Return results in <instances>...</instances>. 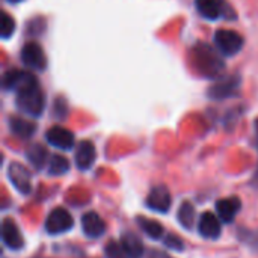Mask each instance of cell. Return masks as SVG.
<instances>
[{"label": "cell", "mask_w": 258, "mask_h": 258, "mask_svg": "<svg viewBox=\"0 0 258 258\" xmlns=\"http://www.w3.org/2000/svg\"><path fill=\"white\" fill-rule=\"evenodd\" d=\"M11 91H15V104L20 112L38 118L45 109V97L35 74L15 70L9 79Z\"/></svg>", "instance_id": "6da1fadb"}, {"label": "cell", "mask_w": 258, "mask_h": 258, "mask_svg": "<svg viewBox=\"0 0 258 258\" xmlns=\"http://www.w3.org/2000/svg\"><path fill=\"white\" fill-rule=\"evenodd\" d=\"M197 11L201 17L216 21V20H233L236 18L234 9L225 0H195Z\"/></svg>", "instance_id": "3957f363"}, {"label": "cell", "mask_w": 258, "mask_h": 258, "mask_svg": "<svg viewBox=\"0 0 258 258\" xmlns=\"http://www.w3.org/2000/svg\"><path fill=\"white\" fill-rule=\"evenodd\" d=\"M26 159H27L29 163L33 166V169H36V171H41V169L45 166V163L50 160L45 147L41 145V144H33V145H30V147L26 150Z\"/></svg>", "instance_id": "d6986e66"}, {"label": "cell", "mask_w": 258, "mask_h": 258, "mask_svg": "<svg viewBox=\"0 0 258 258\" xmlns=\"http://www.w3.org/2000/svg\"><path fill=\"white\" fill-rule=\"evenodd\" d=\"M44 27H45L44 20L38 17V18H33V20L29 23V26H27V32H29L30 35L36 36V35H39V33L44 30Z\"/></svg>", "instance_id": "484cf974"}, {"label": "cell", "mask_w": 258, "mask_h": 258, "mask_svg": "<svg viewBox=\"0 0 258 258\" xmlns=\"http://www.w3.org/2000/svg\"><path fill=\"white\" fill-rule=\"evenodd\" d=\"M6 2H9V3H18V2H21V0H6Z\"/></svg>", "instance_id": "f546056e"}, {"label": "cell", "mask_w": 258, "mask_h": 258, "mask_svg": "<svg viewBox=\"0 0 258 258\" xmlns=\"http://www.w3.org/2000/svg\"><path fill=\"white\" fill-rule=\"evenodd\" d=\"M119 243H121V248L127 258H142V255L147 251L142 240L130 231H127L121 236Z\"/></svg>", "instance_id": "2e32d148"}, {"label": "cell", "mask_w": 258, "mask_h": 258, "mask_svg": "<svg viewBox=\"0 0 258 258\" xmlns=\"http://www.w3.org/2000/svg\"><path fill=\"white\" fill-rule=\"evenodd\" d=\"M255 147H257V150H258V119L255 121ZM251 186H252V187H255V189H258V166H257V169H255V172H254V177H252Z\"/></svg>", "instance_id": "f1b7e54d"}, {"label": "cell", "mask_w": 258, "mask_h": 258, "mask_svg": "<svg viewBox=\"0 0 258 258\" xmlns=\"http://www.w3.org/2000/svg\"><path fill=\"white\" fill-rule=\"evenodd\" d=\"M8 178L21 195H29L32 192V174L24 165L12 162L8 168Z\"/></svg>", "instance_id": "ba28073f"}, {"label": "cell", "mask_w": 258, "mask_h": 258, "mask_svg": "<svg viewBox=\"0 0 258 258\" xmlns=\"http://www.w3.org/2000/svg\"><path fill=\"white\" fill-rule=\"evenodd\" d=\"M145 206L157 213H166L169 212L171 206H172V195L169 192V189L165 184H159L154 186L150 194L147 195L145 200Z\"/></svg>", "instance_id": "9c48e42d"}, {"label": "cell", "mask_w": 258, "mask_h": 258, "mask_svg": "<svg viewBox=\"0 0 258 258\" xmlns=\"http://www.w3.org/2000/svg\"><path fill=\"white\" fill-rule=\"evenodd\" d=\"M21 60L27 68L33 71H44L47 68V56L42 47L35 41H29L23 45Z\"/></svg>", "instance_id": "8992f818"}, {"label": "cell", "mask_w": 258, "mask_h": 258, "mask_svg": "<svg viewBox=\"0 0 258 258\" xmlns=\"http://www.w3.org/2000/svg\"><path fill=\"white\" fill-rule=\"evenodd\" d=\"M2 242L11 251H20L24 246L23 234L14 219L6 218L2 222Z\"/></svg>", "instance_id": "30bf717a"}, {"label": "cell", "mask_w": 258, "mask_h": 258, "mask_svg": "<svg viewBox=\"0 0 258 258\" xmlns=\"http://www.w3.org/2000/svg\"><path fill=\"white\" fill-rule=\"evenodd\" d=\"M106 222L95 212H88L82 216V231L89 239H98L106 233Z\"/></svg>", "instance_id": "4fadbf2b"}, {"label": "cell", "mask_w": 258, "mask_h": 258, "mask_svg": "<svg viewBox=\"0 0 258 258\" xmlns=\"http://www.w3.org/2000/svg\"><path fill=\"white\" fill-rule=\"evenodd\" d=\"M192 63L195 70L207 79H216L225 70V62L219 50L204 42H198L192 47Z\"/></svg>", "instance_id": "7a4b0ae2"}, {"label": "cell", "mask_w": 258, "mask_h": 258, "mask_svg": "<svg viewBox=\"0 0 258 258\" xmlns=\"http://www.w3.org/2000/svg\"><path fill=\"white\" fill-rule=\"evenodd\" d=\"M195 216H197V212H195V207L189 203V201H184L180 209H178V213H177V219L180 222V225L190 231L194 230V225H195Z\"/></svg>", "instance_id": "ffe728a7"}, {"label": "cell", "mask_w": 258, "mask_h": 258, "mask_svg": "<svg viewBox=\"0 0 258 258\" xmlns=\"http://www.w3.org/2000/svg\"><path fill=\"white\" fill-rule=\"evenodd\" d=\"M239 234V240L249 245L252 249H258V231L254 230H246V228H240L237 231Z\"/></svg>", "instance_id": "7402d4cb"}, {"label": "cell", "mask_w": 258, "mask_h": 258, "mask_svg": "<svg viewBox=\"0 0 258 258\" xmlns=\"http://www.w3.org/2000/svg\"><path fill=\"white\" fill-rule=\"evenodd\" d=\"M138 227L153 240H163L165 239V228L160 222L145 218V216H138L136 218Z\"/></svg>", "instance_id": "ac0fdd59"}, {"label": "cell", "mask_w": 258, "mask_h": 258, "mask_svg": "<svg viewBox=\"0 0 258 258\" xmlns=\"http://www.w3.org/2000/svg\"><path fill=\"white\" fill-rule=\"evenodd\" d=\"M67 112H68V109H67L65 100L63 98H57L56 103H54V116L57 119H63L67 116Z\"/></svg>", "instance_id": "4316f807"}, {"label": "cell", "mask_w": 258, "mask_h": 258, "mask_svg": "<svg viewBox=\"0 0 258 258\" xmlns=\"http://www.w3.org/2000/svg\"><path fill=\"white\" fill-rule=\"evenodd\" d=\"M15 30V21L8 12H2V26H0V35L2 38H9Z\"/></svg>", "instance_id": "603a6c76"}, {"label": "cell", "mask_w": 258, "mask_h": 258, "mask_svg": "<svg viewBox=\"0 0 258 258\" xmlns=\"http://www.w3.org/2000/svg\"><path fill=\"white\" fill-rule=\"evenodd\" d=\"M104 254H106V258H127L124 251H122V248H121V243L115 242V240H110L106 245Z\"/></svg>", "instance_id": "cb8c5ba5"}, {"label": "cell", "mask_w": 258, "mask_h": 258, "mask_svg": "<svg viewBox=\"0 0 258 258\" xmlns=\"http://www.w3.org/2000/svg\"><path fill=\"white\" fill-rule=\"evenodd\" d=\"M198 233L201 234V237L209 239V240L219 239L222 233V224H221L219 216L213 215L212 212L203 213L198 221Z\"/></svg>", "instance_id": "7c38bea8"}, {"label": "cell", "mask_w": 258, "mask_h": 258, "mask_svg": "<svg viewBox=\"0 0 258 258\" xmlns=\"http://www.w3.org/2000/svg\"><path fill=\"white\" fill-rule=\"evenodd\" d=\"M9 130L20 139H30L36 132V124L18 116H12L9 118Z\"/></svg>", "instance_id": "e0dca14e"}, {"label": "cell", "mask_w": 258, "mask_h": 258, "mask_svg": "<svg viewBox=\"0 0 258 258\" xmlns=\"http://www.w3.org/2000/svg\"><path fill=\"white\" fill-rule=\"evenodd\" d=\"M74 225V219L70 215L68 210L62 207H56L50 212V215L45 219V231L51 236L68 233Z\"/></svg>", "instance_id": "5b68a950"}, {"label": "cell", "mask_w": 258, "mask_h": 258, "mask_svg": "<svg viewBox=\"0 0 258 258\" xmlns=\"http://www.w3.org/2000/svg\"><path fill=\"white\" fill-rule=\"evenodd\" d=\"M240 85H242L240 76L225 77L222 80H218V83H215L213 86H210L207 95L212 100H225L230 97H236L239 95Z\"/></svg>", "instance_id": "52a82bcc"}, {"label": "cell", "mask_w": 258, "mask_h": 258, "mask_svg": "<svg viewBox=\"0 0 258 258\" xmlns=\"http://www.w3.org/2000/svg\"><path fill=\"white\" fill-rule=\"evenodd\" d=\"M163 245L174 251H184V242L178 239L175 234H166L163 239Z\"/></svg>", "instance_id": "d4e9b609"}, {"label": "cell", "mask_w": 258, "mask_h": 258, "mask_svg": "<svg viewBox=\"0 0 258 258\" xmlns=\"http://www.w3.org/2000/svg\"><path fill=\"white\" fill-rule=\"evenodd\" d=\"M45 141L51 147L59 148L62 151H70L74 147L73 132H70L68 128L62 127V125H53L51 128H48L45 133Z\"/></svg>", "instance_id": "8fae6325"}, {"label": "cell", "mask_w": 258, "mask_h": 258, "mask_svg": "<svg viewBox=\"0 0 258 258\" xmlns=\"http://www.w3.org/2000/svg\"><path fill=\"white\" fill-rule=\"evenodd\" d=\"M70 171V160L60 154H53L48 160V166H47V172L48 175L53 177H59L63 175Z\"/></svg>", "instance_id": "44dd1931"}, {"label": "cell", "mask_w": 258, "mask_h": 258, "mask_svg": "<svg viewBox=\"0 0 258 258\" xmlns=\"http://www.w3.org/2000/svg\"><path fill=\"white\" fill-rule=\"evenodd\" d=\"M142 258H172L163 251H156V249H147Z\"/></svg>", "instance_id": "83f0119b"}, {"label": "cell", "mask_w": 258, "mask_h": 258, "mask_svg": "<svg viewBox=\"0 0 258 258\" xmlns=\"http://www.w3.org/2000/svg\"><path fill=\"white\" fill-rule=\"evenodd\" d=\"M242 209V201L237 197H230V198H222L216 203V212L218 216L222 222L231 224L234 222L236 216L239 215Z\"/></svg>", "instance_id": "9a60e30c"}, {"label": "cell", "mask_w": 258, "mask_h": 258, "mask_svg": "<svg viewBox=\"0 0 258 258\" xmlns=\"http://www.w3.org/2000/svg\"><path fill=\"white\" fill-rule=\"evenodd\" d=\"M243 36L233 29H219L215 32V45L224 56H236L243 48Z\"/></svg>", "instance_id": "277c9868"}, {"label": "cell", "mask_w": 258, "mask_h": 258, "mask_svg": "<svg viewBox=\"0 0 258 258\" xmlns=\"http://www.w3.org/2000/svg\"><path fill=\"white\" fill-rule=\"evenodd\" d=\"M97 159V151H95V147L91 141H82L77 148H76V154H74V162H76V166L80 169V171H88L94 162Z\"/></svg>", "instance_id": "5bb4252c"}]
</instances>
